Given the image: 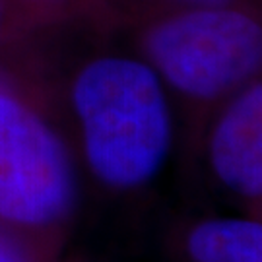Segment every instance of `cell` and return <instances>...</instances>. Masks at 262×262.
<instances>
[{
    "mask_svg": "<svg viewBox=\"0 0 262 262\" xmlns=\"http://www.w3.org/2000/svg\"><path fill=\"white\" fill-rule=\"evenodd\" d=\"M85 158L107 187L136 188L158 175L171 119L156 72L130 58H99L74 84Z\"/></svg>",
    "mask_w": 262,
    "mask_h": 262,
    "instance_id": "cell-1",
    "label": "cell"
},
{
    "mask_svg": "<svg viewBox=\"0 0 262 262\" xmlns=\"http://www.w3.org/2000/svg\"><path fill=\"white\" fill-rule=\"evenodd\" d=\"M148 51L177 90L210 99L258 68L262 31L243 12L204 8L163 21L150 35Z\"/></svg>",
    "mask_w": 262,
    "mask_h": 262,
    "instance_id": "cell-2",
    "label": "cell"
},
{
    "mask_svg": "<svg viewBox=\"0 0 262 262\" xmlns=\"http://www.w3.org/2000/svg\"><path fill=\"white\" fill-rule=\"evenodd\" d=\"M76 179L62 142L12 95L0 94V220L24 227L62 222Z\"/></svg>",
    "mask_w": 262,
    "mask_h": 262,
    "instance_id": "cell-3",
    "label": "cell"
},
{
    "mask_svg": "<svg viewBox=\"0 0 262 262\" xmlns=\"http://www.w3.org/2000/svg\"><path fill=\"white\" fill-rule=\"evenodd\" d=\"M210 159L217 179L245 198L262 192V88L254 84L235 97L215 124Z\"/></svg>",
    "mask_w": 262,
    "mask_h": 262,
    "instance_id": "cell-4",
    "label": "cell"
},
{
    "mask_svg": "<svg viewBox=\"0 0 262 262\" xmlns=\"http://www.w3.org/2000/svg\"><path fill=\"white\" fill-rule=\"evenodd\" d=\"M192 262H262V225L249 217H210L187 235Z\"/></svg>",
    "mask_w": 262,
    "mask_h": 262,
    "instance_id": "cell-5",
    "label": "cell"
},
{
    "mask_svg": "<svg viewBox=\"0 0 262 262\" xmlns=\"http://www.w3.org/2000/svg\"><path fill=\"white\" fill-rule=\"evenodd\" d=\"M0 262H28L26 256L19 253L8 239L0 237Z\"/></svg>",
    "mask_w": 262,
    "mask_h": 262,
    "instance_id": "cell-6",
    "label": "cell"
},
{
    "mask_svg": "<svg viewBox=\"0 0 262 262\" xmlns=\"http://www.w3.org/2000/svg\"><path fill=\"white\" fill-rule=\"evenodd\" d=\"M196 2H204V4H220L224 0H196Z\"/></svg>",
    "mask_w": 262,
    "mask_h": 262,
    "instance_id": "cell-7",
    "label": "cell"
}]
</instances>
